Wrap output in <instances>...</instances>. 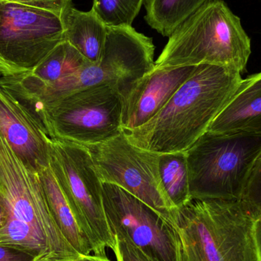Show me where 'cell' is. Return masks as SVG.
Here are the masks:
<instances>
[{
  "label": "cell",
  "instance_id": "4fadbf2b",
  "mask_svg": "<svg viewBox=\"0 0 261 261\" xmlns=\"http://www.w3.org/2000/svg\"><path fill=\"white\" fill-rule=\"evenodd\" d=\"M0 133L26 167L38 173L49 167L51 139L1 84Z\"/></svg>",
  "mask_w": 261,
  "mask_h": 261
},
{
  "label": "cell",
  "instance_id": "9a60e30c",
  "mask_svg": "<svg viewBox=\"0 0 261 261\" xmlns=\"http://www.w3.org/2000/svg\"><path fill=\"white\" fill-rule=\"evenodd\" d=\"M64 40L68 41L91 64L102 57L108 27L90 10L82 12L70 5L61 15Z\"/></svg>",
  "mask_w": 261,
  "mask_h": 261
},
{
  "label": "cell",
  "instance_id": "44dd1931",
  "mask_svg": "<svg viewBox=\"0 0 261 261\" xmlns=\"http://www.w3.org/2000/svg\"><path fill=\"white\" fill-rule=\"evenodd\" d=\"M242 201L257 214L261 210V154L250 173Z\"/></svg>",
  "mask_w": 261,
  "mask_h": 261
},
{
  "label": "cell",
  "instance_id": "d4e9b609",
  "mask_svg": "<svg viewBox=\"0 0 261 261\" xmlns=\"http://www.w3.org/2000/svg\"><path fill=\"white\" fill-rule=\"evenodd\" d=\"M252 238L256 261H261V210L254 217L252 226Z\"/></svg>",
  "mask_w": 261,
  "mask_h": 261
},
{
  "label": "cell",
  "instance_id": "52a82bcc",
  "mask_svg": "<svg viewBox=\"0 0 261 261\" xmlns=\"http://www.w3.org/2000/svg\"><path fill=\"white\" fill-rule=\"evenodd\" d=\"M122 99L116 86L73 92L45 108L44 129L50 139L81 145L100 144L122 133Z\"/></svg>",
  "mask_w": 261,
  "mask_h": 261
},
{
  "label": "cell",
  "instance_id": "ac0fdd59",
  "mask_svg": "<svg viewBox=\"0 0 261 261\" xmlns=\"http://www.w3.org/2000/svg\"><path fill=\"white\" fill-rule=\"evenodd\" d=\"M159 172L164 190L176 210L191 200L186 152L160 154Z\"/></svg>",
  "mask_w": 261,
  "mask_h": 261
},
{
  "label": "cell",
  "instance_id": "e0dca14e",
  "mask_svg": "<svg viewBox=\"0 0 261 261\" xmlns=\"http://www.w3.org/2000/svg\"><path fill=\"white\" fill-rule=\"evenodd\" d=\"M212 0H146L145 20L164 37L174 31Z\"/></svg>",
  "mask_w": 261,
  "mask_h": 261
},
{
  "label": "cell",
  "instance_id": "4316f807",
  "mask_svg": "<svg viewBox=\"0 0 261 261\" xmlns=\"http://www.w3.org/2000/svg\"><path fill=\"white\" fill-rule=\"evenodd\" d=\"M9 217V210H8L3 198L0 196V229L6 225Z\"/></svg>",
  "mask_w": 261,
  "mask_h": 261
},
{
  "label": "cell",
  "instance_id": "cb8c5ba5",
  "mask_svg": "<svg viewBox=\"0 0 261 261\" xmlns=\"http://www.w3.org/2000/svg\"><path fill=\"white\" fill-rule=\"evenodd\" d=\"M33 257L13 248L0 246V261H34Z\"/></svg>",
  "mask_w": 261,
  "mask_h": 261
},
{
  "label": "cell",
  "instance_id": "83f0119b",
  "mask_svg": "<svg viewBox=\"0 0 261 261\" xmlns=\"http://www.w3.org/2000/svg\"><path fill=\"white\" fill-rule=\"evenodd\" d=\"M65 1L69 3H72V0H65Z\"/></svg>",
  "mask_w": 261,
  "mask_h": 261
},
{
  "label": "cell",
  "instance_id": "603a6c76",
  "mask_svg": "<svg viewBox=\"0 0 261 261\" xmlns=\"http://www.w3.org/2000/svg\"><path fill=\"white\" fill-rule=\"evenodd\" d=\"M117 241L119 248L114 254L116 261H149L138 248L128 241L119 238Z\"/></svg>",
  "mask_w": 261,
  "mask_h": 261
},
{
  "label": "cell",
  "instance_id": "ffe728a7",
  "mask_svg": "<svg viewBox=\"0 0 261 261\" xmlns=\"http://www.w3.org/2000/svg\"><path fill=\"white\" fill-rule=\"evenodd\" d=\"M146 0H93L91 10L108 27L132 26Z\"/></svg>",
  "mask_w": 261,
  "mask_h": 261
},
{
  "label": "cell",
  "instance_id": "2e32d148",
  "mask_svg": "<svg viewBox=\"0 0 261 261\" xmlns=\"http://www.w3.org/2000/svg\"><path fill=\"white\" fill-rule=\"evenodd\" d=\"M38 173L50 212L60 229L80 254L90 255L92 253L90 244L81 231L71 207L50 166Z\"/></svg>",
  "mask_w": 261,
  "mask_h": 261
},
{
  "label": "cell",
  "instance_id": "7402d4cb",
  "mask_svg": "<svg viewBox=\"0 0 261 261\" xmlns=\"http://www.w3.org/2000/svg\"><path fill=\"white\" fill-rule=\"evenodd\" d=\"M11 3L24 5L35 9L50 11L58 15H62L66 9L72 5L65 0H5Z\"/></svg>",
  "mask_w": 261,
  "mask_h": 261
},
{
  "label": "cell",
  "instance_id": "5bb4252c",
  "mask_svg": "<svg viewBox=\"0 0 261 261\" xmlns=\"http://www.w3.org/2000/svg\"><path fill=\"white\" fill-rule=\"evenodd\" d=\"M208 132H247L261 135V72L242 79Z\"/></svg>",
  "mask_w": 261,
  "mask_h": 261
},
{
  "label": "cell",
  "instance_id": "ba28073f",
  "mask_svg": "<svg viewBox=\"0 0 261 261\" xmlns=\"http://www.w3.org/2000/svg\"><path fill=\"white\" fill-rule=\"evenodd\" d=\"M0 196L9 216L30 225L45 242L51 261L80 254L66 239L50 212L39 173L26 167L0 133Z\"/></svg>",
  "mask_w": 261,
  "mask_h": 261
},
{
  "label": "cell",
  "instance_id": "8fae6325",
  "mask_svg": "<svg viewBox=\"0 0 261 261\" xmlns=\"http://www.w3.org/2000/svg\"><path fill=\"white\" fill-rule=\"evenodd\" d=\"M102 197L116 237L128 241L149 261H178L177 232L171 222L114 184L102 182Z\"/></svg>",
  "mask_w": 261,
  "mask_h": 261
},
{
  "label": "cell",
  "instance_id": "484cf974",
  "mask_svg": "<svg viewBox=\"0 0 261 261\" xmlns=\"http://www.w3.org/2000/svg\"><path fill=\"white\" fill-rule=\"evenodd\" d=\"M59 261H112L107 256H96L94 254L90 255H81L76 258L67 259Z\"/></svg>",
  "mask_w": 261,
  "mask_h": 261
},
{
  "label": "cell",
  "instance_id": "7c38bea8",
  "mask_svg": "<svg viewBox=\"0 0 261 261\" xmlns=\"http://www.w3.org/2000/svg\"><path fill=\"white\" fill-rule=\"evenodd\" d=\"M196 67H155L121 90L122 130L139 128L156 116Z\"/></svg>",
  "mask_w": 261,
  "mask_h": 261
},
{
  "label": "cell",
  "instance_id": "277c9868",
  "mask_svg": "<svg viewBox=\"0 0 261 261\" xmlns=\"http://www.w3.org/2000/svg\"><path fill=\"white\" fill-rule=\"evenodd\" d=\"M192 199L242 200L261 154V135L207 130L186 151Z\"/></svg>",
  "mask_w": 261,
  "mask_h": 261
},
{
  "label": "cell",
  "instance_id": "5b68a950",
  "mask_svg": "<svg viewBox=\"0 0 261 261\" xmlns=\"http://www.w3.org/2000/svg\"><path fill=\"white\" fill-rule=\"evenodd\" d=\"M154 50L152 38L132 26L108 27L103 51L97 64H88L32 96H19L20 100L42 119L48 106L77 90L107 84L116 86L120 91L154 68Z\"/></svg>",
  "mask_w": 261,
  "mask_h": 261
},
{
  "label": "cell",
  "instance_id": "d6986e66",
  "mask_svg": "<svg viewBox=\"0 0 261 261\" xmlns=\"http://www.w3.org/2000/svg\"><path fill=\"white\" fill-rule=\"evenodd\" d=\"M0 246L26 253L34 257V261H51L41 236L30 225L10 216L0 229Z\"/></svg>",
  "mask_w": 261,
  "mask_h": 261
},
{
  "label": "cell",
  "instance_id": "6da1fadb",
  "mask_svg": "<svg viewBox=\"0 0 261 261\" xmlns=\"http://www.w3.org/2000/svg\"><path fill=\"white\" fill-rule=\"evenodd\" d=\"M242 81L237 70L198 65L156 116L122 132L132 144L153 153L186 152L208 130Z\"/></svg>",
  "mask_w": 261,
  "mask_h": 261
},
{
  "label": "cell",
  "instance_id": "30bf717a",
  "mask_svg": "<svg viewBox=\"0 0 261 261\" xmlns=\"http://www.w3.org/2000/svg\"><path fill=\"white\" fill-rule=\"evenodd\" d=\"M85 147L102 182L121 187L173 223L176 210L161 182L160 154L134 145L123 132L105 142Z\"/></svg>",
  "mask_w": 261,
  "mask_h": 261
},
{
  "label": "cell",
  "instance_id": "8992f818",
  "mask_svg": "<svg viewBox=\"0 0 261 261\" xmlns=\"http://www.w3.org/2000/svg\"><path fill=\"white\" fill-rule=\"evenodd\" d=\"M50 169L62 189L92 253L107 256V249L118 251L117 238L107 220L99 179L90 151L85 146L51 139Z\"/></svg>",
  "mask_w": 261,
  "mask_h": 261
},
{
  "label": "cell",
  "instance_id": "9c48e42d",
  "mask_svg": "<svg viewBox=\"0 0 261 261\" xmlns=\"http://www.w3.org/2000/svg\"><path fill=\"white\" fill-rule=\"evenodd\" d=\"M64 41L61 15L0 0V77L32 71Z\"/></svg>",
  "mask_w": 261,
  "mask_h": 261
},
{
  "label": "cell",
  "instance_id": "3957f363",
  "mask_svg": "<svg viewBox=\"0 0 261 261\" xmlns=\"http://www.w3.org/2000/svg\"><path fill=\"white\" fill-rule=\"evenodd\" d=\"M251 54V38L240 18L223 0H212L169 37L155 67L210 64L242 74L247 71Z\"/></svg>",
  "mask_w": 261,
  "mask_h": 261
},
{
  "label": "cell",
  "instance_id": "7a4b0ae2",
  "mask_svg": "<svg viewBox=\"0 0 261 261\" xmlns=\"http://www.w3.org/2000/svg\"><path fill=\"white\" fill-rule=\"evenodd\" d=\"M255 216L242 200L191 199L173 217L178 261H256Z\"/></svg>",
  "mask_w": 261,
  "mask_h": 261
}]
</instances>
